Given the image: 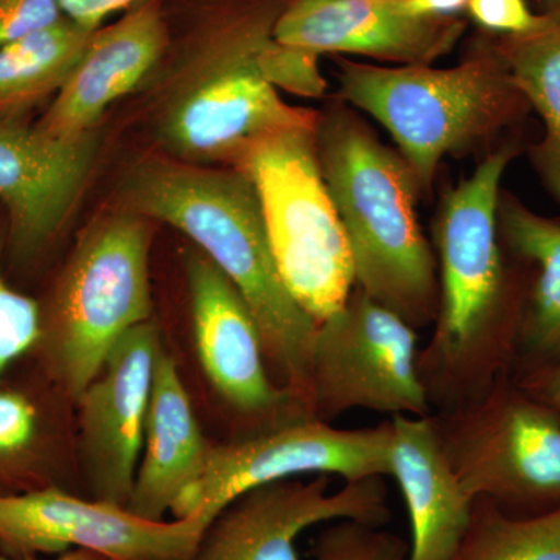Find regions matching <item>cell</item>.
Returning a JSON list of instances; mask_svg holds the SVG:
<instances>
[{"label":"cell","mask_w":560,"mask_h":560,"mask_svg":"<svg viewBox=\"0 0 560 560\" xmlns=\"http://www.w3.org/2000/svg\"><path fill=\"white\" fill-rule=\"evenodd\" d=\"M521 151L517 138L490 151L445 195L434 221L440 307L419 370L431 405L444 412L477 400L515 361L529 268L518 259L510 267L504 257L499 201L504 172Z\"/></svg>","instance_id":"obj_1"},{"label":"cell","mask_w":560,"mask_h":560,"mask_svg":"<svg viewBox=\"0 0 560 560\" xmlns=\"http://www.w3.org/2000/svg\"><path fill=\"white\" fill-rule=\"evenodd\" d=\"M124 198L131 212L183 232L234 283L259 324L276 385L307 411L319 323L298 304L280 276L248 176L235 167L149 158L125 176Z\"/></svg>","instance_id":"obj_2"},{"label":"cell","mask_w":560,"mask_h":560,"mask_svg":"<svg viewBox=\"0 0 560 560\" xmlns=\"http://www.w3.org/2000/svg\"><path fill=\"white\" fill-rule=\"evenodd\" d=\"M316 150L348 235L355 287L412 329L431 326L440 278L416 215L420 190L410 165L345 108L318 114Z\"/></svg>","instance_id":"obj_3"},{"label":"cell","mask_w":560,"mask_h":560,"mask_svg":"<svg viewBox=\"0 0 560 560\" xmlns=\"http://www.w3.org/2000/svg\"><path fill=\"white\" fill-rule=\"evenodd\" d=\"M289 0H224L191 33L175 86L162 103L156 139L171 160L210 167L253 140L315 125L318 114L280 98L260 57Z\"/></svg>","instance_id":"obj_4"},{"label":"cell","mask_w":560,"mask_h":560,"mask_svg":"<svg viewBox=\"0 0 560 560\" xmlns=\"http://www.w3.org/2000/svg\"><path fill=\"white\" fill-rule=\"evenodd\" d=\"M341 97L388 130L420 194L430 191L445 156H463L514 136L530 106L492 38L448 69L338 61Z\"/></svg>","instance_id":"obj_5"},{"label":"cell","mask_w":560,"mask_h":560,"mask_svg":"<svg viewBox=\"0 0 560 560\" xmlns=\"http://www.w3.org/2000/svg\"><path fill=\"white\" fill-rule=\"evenodd\" d=\"M149 223L131 210L95 221L38 300L28 357L73 405L124 335L151 319Z\"/></svg>","instance_id":"obj_6"},{"label":"cell","mask_w":560,"mask_h":560,"mask_svg":"<svg viewBox=\"0 0 560 560\" xmlns=\"http://www.w3.org/2000/svg\"><path fill=\"white\" fill-rule=\"evenodd\" d=\"M316 124L268 132L248 143L231 165L256 189L287 289L320 323L346 304L355 289V270L320 171Z\"/></svg>","instance_id":"obj_7"},{"label":"cell","mask_w":560,"mask_h":560,"mask_svg":"<svg viewBox=\"0 0 560 560\" xmlns=\"http://www.w3.org/2000/svg\"><path fill=\"white\" fill-rule=\"evenodd\" d=\"M434 420L471 500L485 497L512 515L560 506V411L510 374L477 400Z\"/></svg>","instance_id":"obj_8"},{"label":"cell","mask_w":560,"mask_h":560,"mask_svg":"<svg viewBox=\"0 0 560 560\" xmlns=\"http://www.w3.org/2000/svg\"><path fill=\"white\" fill-rule=\"evenodd\" d=\"M352 410L427 418L431 401L419 370L418 330L352 290L320 320L313 342L307 411L330 423Z\"/></svg>","instance_id":"obj_9"},{"label":"cell","mask_w":560,"mask_h":560,"mask_svg":"<svg viewBox=\"0 0 560 560\" xmlns=\"http://www.w3.org/2000/svg\"><path fill=\"white\" fill-rule=\"evenodd\" d=\"M390 440V420L370 429L345 430L301 418L212 444L200 478L179 497L171 514L173 518H213L242 493L290 478L389 477Z\"/></svg>","instance_id":"obj_10"},{"label":"cell","mask_w":560,"mask_h":560,"mask_svg":"<svg viewBox=\"0 0 560 560\" xmlns=\"http://www.w3.org/2000/svg\"><path fill=\"white\" fill-rule=\"evenodd\" d=\"M213 518L154 522L69 489L0 495V552L14 560L88 550L108 560H191Z\"/></svg>","instance_id":"obj_11"},{"label":"cell","mask_w":560,"mask_h":560,"mask_svg":"<svg viewBox=\"0 0 560 560\" xmlns=\"http://www.w3.org/2000/svg\"><path fill=\"white\" fill-rule=\"evenodd\" d=\"M389 521L383 477L346 481L330 492L329 475L267 482L232 500L209 523L191 560H300L298 539L320 523Z\"/></svg>","instance_id":"obj_12"},{"label":"cell","mask_w":560,"mask_h":560,"mask_svg":"<svg viewBox=\"0 0 560 560\" xmlns=\"http://www.w3.org/2000/svg\"><path fill=\"white\" fill-rule=\"evenodd\" d=\"M162 348L153 320L135 327L77 400V458L94 500L128 506Z\"/></svg>","instance_id":"obj_13"},{"label":"cell","mask_w":560,"mask_h":560,"mask_svg":"<svg viewBox=\"0 0 560 560\" xmlns=\"http://www.w3.org/2000/svg\"><path fill=\"white\" fill-rule=\"evenodd\" d=\"M186 278L198 359L221 399L267 429L311 418L289 390L276 385L259 324L242 294L195 246L186 253Z\"/></svg>","instance_id":"obj_14"},{"label":"cell","mask_w":560,"mask_h":560,"mask_svg":"<svg viewBox=\"0 0 560 560\" xmlns=\"http://www.w3.org/2000/svg\"><path fill=\"white\" fill-rule=\"evenodd\" d=\"M97 153V131L58 139L21 119H0L5 260L28 267L54 245L86 187Z\"/></svg>","instance_id":"obj_15"},{"label":"cell","mask_w":560,"mask_h":560,"mask_svg":"<svg viewBox=\"0 0 560 560\" xmlns=\"http://www.w3.org/2000/svg\"><path fill=\"white\" fill-rule=\"evenodd\" d=\"M464 31L466 22L459 16H420L407 0H289L275 36L316 55L430 66L451 54Z\"/></svg>","instance_id":"obj_16"},{"label":"cell","mask_w":560,"mask_h":560,"mask_svg":"<svg viewBox=\"0 0 560 560\" xmlns=\"http://www.w3.org/2000/svg\"><path fill=\"white\" fill-rule=\"evenodd\" d=\"M171 46L161 0H143L92 33L90 43L35 127L58 139L97 131L106 109L156 69Z\"/></svg>","instance_id":"obj_17"},{"label":"cell","mask_w":560,"mask_h":560,"mask_svg":"<svg viewBox=\"0 0 560 560\" xmlns=\"http://www.w3.org/2000/svg\"><path fill=\"white\" fill-rule=\"evenodd\" d=\"M73 470L75 405L27 357L0 382V495L66 488Z\"/></svg>","instance_id":"obj_18"},{"label":"cell","mask_w":560,"mask_h":560,"mask_svg":"<svg viewBox=\"0 0 560 560\" xmlns=\"http://www.w3.org/2000/svg\"><path fill=\"white\" fill-rule=\"evenodd\" d=\"M390 425L389 477L399 485L411 525L408 560H453L474 500L453 471L434 418L393 416Z\"/></svg>","instance_id":"obj_19"},{"label":"cell","mask_w":560,"mask_h":560,"mask_svg":"<svg viewBox=\"0 0 560 560\" xmlns=\"http://www.w3.org/2000/svg\"><path fill=\"white\" fill-rule=\"evenodd\" d=\"M212 444L202 433L178 361L164 348L154 364L142 453L127 510L162 522L200 478Z\"/></svg>","instance_id":"obj_20"},{"label":"cell","mask_w":560,"mask_h":560,"mask_svg":"<svg viewBox=\"0 0 560 560\" xmlns=\"http://www.w3.org/2000/svg\"><path fill=\"white\" fill-rule=\"evenodd\" d=\"M499 231L508 253L529 268L514 361L523 378L560 361V219L540 215L501 190Z\"/></svg>","instance_id":"obj_21"},{"label":"cell","mask_w":560,"mask_h":560,"mask_svg":"<svg viewBox=\"0 0 560 560\" xmlns=\"http://www.w3.org/2000/svg\"><path fill=\"white\" fill-rule=\"evenodd\" d=\"M492 40L544 125L541 139L529 147V160L545 190L560 205V10L541 13L533 31Z\"/></svg>","instance_id":"obj_22"},{"label":"cell","mask_w":560,"mask_h":560,"mask_svg":"<svg viewBox=\"0 0 560 560\" xmlns=\"http://www.w3.org/2000/svg\"><path fill=\"white\" fill-rule=\"evenodd\" d=\"M94 32L65 18L0 47V119H20L25 109L55 97Z\"/></svg>","instance_id":"obj_23"},{"label":"cell","mask_w":560,"mask_h":560,"mask_svg":"<svg viewBox=\"0 0 560 560\" xmlns=\"http://www.w3.org/2000/svg\"><path fill=\"white\" fill-rule=\"evenodd\" d=\"M453 560H560V506L540 514L512 515L478 497Z\"/></svg>","instance_id":"obj_24"},{"label":"cell","mask_w":560,"mask_h":560,"mask_svg":"<svg viewBox=\"0 0 560 560\" xmlns=\"http://www.w3.org/2000/svg\"><path fill=\"white\" fill-rule=\"evenodd\" d=\"M7 223H0V382L35 349L39 302L14 289L5 272Z\"/></svg>","instance_id":"obj_25"},{"label":"cell","mask_w":560,"mask_h":560,"mask_svg":"<svg viewBox=\"0 0 560 560\" xmlns=\"http://www.w3.org/2000/svg\"><path fill=\"white\" fill-rule=\"evenodd\" d=\"M410 545L382 526L330 522L316 537L311 560H408Z\"/></svg>","instance_id":"obj_26"},{"label":"cell","mask_w":560,"mask_h":560,"mask_svg":"<svg viewBox=\"0 0 560 560\" xmlns=\"http://www.w3.org/2000/svg\"><path fill=\"white\" fill-rule=\"evenodd\" d=\"M319 55L287 46L272 38L260 57L265 80L276 90L289 91L301 97H319L326 91V80L320 73Z\"/></svg>","instance_id":"obj_27"},{"label":"cell","mask_w":560,"mask_h":560,"mask_svg":"<svg viewBox=\"0 0 560 560\" xmlns=\"http://www.w3.org/2000/svg\"><path fill=\"white\" fill-rule=\"evenodd\" d=\"M466 11L482 31L495 36L522 35L541 21L529 0H467Z\"/></svg>","instance_id":"obj_28"},{"label":"cell","mask_w":560,"mask_h":560,"mask_svg":"<svg viewBox=\"0 0 560 560\" xmlns=\"http://www.w3.org/2000/svg\"><path fill=\"white\" fill-rule=\"evenodd\" d=\"M58 0H0V47L65 20Z\"/></svg>","instance_id":"obj_29"},{"label":"cell","mask_w":560,"mask_h":560,"mask_svg":"<svg viewBox=\"0 0 560 560\" xmlns=\"http://www.w3.org/2000/svg\"><path fill=\"white\" fill-rule=\"evenodd\" d=\"M143 0H58L62 14L88 31H97L109 16L130 10Z\"/></svg>","instance_id":"obj_30"},{"label":"cell","mask_w":560,"mask_h":560,"mask_svg":"<svg viewBox=\"0 0 560 560\" xmlns=\"http://www.w3.org/2000/svg\"><path fill=\"white\" fill-rule=\"evenodd\" d=\"M518 385L528 390L537 399L551 405L556 410L560 408V361L548 370L517 378Z\"/></svg>","instance_id":"obj_31"},{"label":"cell","mask_w":560,"mask_h":560,"mask_svg":"<svg viewBox=\"0 0 560 560\" xmlns=\"http://www.w3.org/2000/svg\"><path fill=\"white\" fill-rule=\"evenodd\" d=\"M407 3L420 16H458L467 7V0H407Z\"/></svg>","instance_id":"obj_32"},{"label":"cell","mask_w":560,"mask_h":560,"mask_svg":"<svg viewBox=\"0 0 560 560\" xmlns=\"http://www.w3.org/2000/svg\"><path fill=\"white\" fill-rule=\"evenodd\" d=\"M0 560H14L7 558L5 555L0 552ZM31 560H39V559H31ZM50 560H108L105 556L97 555V552H92L88 550H70L68 552H62V555L57 556L55 559Z\"/></svg>","instance_id":"obj_33"},{"label":"cell","mask_w":560,"mask_h":560,"mask_svg":"<svg viewBox=\"0 0 560 560\" xmlns=\"http://www.w3.org/2000/svg\"><path fill=\"white\" fill-rule=\"evenodd\" d=\"M529 3H534L539 9V13L560 10V0H529Z\"/></svg>","instance_id":"obj_34"},{"label":"cell","mask_w":560,"mask_h":560,"mask_svg":"<svg viewBox=\"0 0 560 560\" xmlns=\"http://www.w3.org/2000/svg\"><path fill=\"white\" fill-rule=\"evenodd\" d=\"M559 411H560V408H559Z\"/></svg>","instance_id":"obj_35"}]
</instances>
